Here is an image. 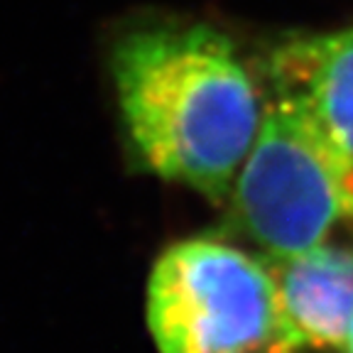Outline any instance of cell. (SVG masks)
<instances>
[{
	"label": "cell",
	"mask_w": 353,
	"mask_h": 353,
	"mask_svg": "<svg viewBox=\"0 0 353 353\" xmlns=\"http://www.w3.org/2000/svg\"><path fill=\"white\" fill-rule=\"evenodd\" d=\"M110 64L145 170L214 201L228 196L263 121L231 37L209 25H154L125 34Z\"/></svg>",
	"instance_id": "obj_1"
},
{
	"label": "cell",
	"mask_w": 353,
	"mask_h": 353,
	"mask_svg": "<svg viewBox=\"0 0 353 353\" xmlns=\"http://www.w3.org/2000/svg\"><path fill=\"white\" fill-rule=\"evenodd\" d=\"M148 329L160 353L290 351L270 260L214 238L179 241L157 258Z\"/></svg>",
	"instance_id": "obj_2"
},
{
	"label": "cell",
	"mask_w": 353,
	"mask_h": 353,
	"mask_svg": "<svg viewBox=\"0 0 353 353\" xmlns=\"http://www.w3.org/2000/svg\"><path fill=\"white\" fill-rule=\"evenodd\" d=\"M233 226L268 260H285L321 245L348 219L339 162L312 118L275 91L263 108L258 135L231 187Z\"/></svg>",
	"instance_id": "obj_3"
},
{
	"label": "cell",
	"mask_w": 353,
	"mask_h": 353,
	"mask_svg": "<svg viewBox=\"0 0 353 353\" xmlns=\"http://www.w3.org/2000/svg\"><path fill=\"white\" fill-rule=\"evenodd\" d=\"M270 66L275 91L302 105L339 162L353 221V28L297 34Z\"/></svg>",
	"instance_id": "obj_4"
},
{
	"label": "cell",
	"mask_w": 353,
	"mask_h": 353,
	"mask_svg": "<svg viewBox=\"0 0 353 353\" xmlns=\"http://www.w3.org/2000/svg\"><path fill=\"white\" fill-rule=\"evenodd\" d=\"M287 348L343 351L353 324V245L321 243L270 260Z\"/></svg>",
	"instance_id": "obj_5"
},
{
	"label": "cell",
	"mask_w": 353,
	"mask_h": 353,
	"mask_svg": "<svg viewBox=\"0 0 353 353\" xmlns=\"http://www.w3.org/2000/svg\"><path fill=\"white\" fill-rule=\"evenodd\" d=\"M341 353H353V324H351V331H348V339H346V346H343Z\"/></svg>",
	"instance_id": "obj_6"
},
{
	"label": "cell",
	"mask_w": 353,
	"mask_h": 353,
	"mask_svg": "<svg viewBox=\"0 0 353 353\" xmlns=\"http://www.w3.org/2000/svg\"><path fill=\"white\" fill-rule=\"evenodd\" d=\"M260 353H292V351H280V348H275V351H260Z\"/></svg>",
	"instance_id": "obj_7"
}]
</instances>
